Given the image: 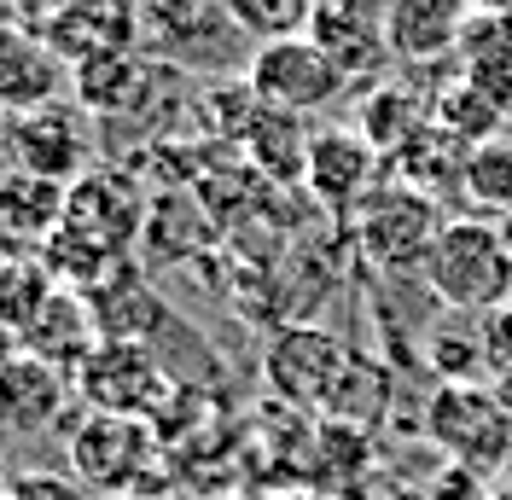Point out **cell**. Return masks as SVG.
I'll use <instances>...</instances> for the list:
<instances>
[{
    "mask_svg": "<svg viewBox=\"0 0 512 500\" xmlns=\"http://www.w3.org/2000/svg\"><path fill=\"white\" fill-rule=\"evenodd\" d=\"M425 291L454 314H489L512 303V245L501 221L489 216H448L437 245L419 268Z\"/></svg>",
    "mask_w": 512,
    "mask_h": 500,
    "instance_id": "obj_1",
    "label": "cell"
},
{
    "mask_svg": "<svg viewBox=\"0 0 512 500\" xmlns=\"http://www.w3.org/2000/svg\"><path fill=\"white\" fill-rule=\"evenodd\" d=\"M140 6V47L175 64L181 76L233 82L251 64V35L233 24L227 0H134Z\"/></svg>",
    "mask_w": 512,
    "mask_h": 500,
    "instance_id": "obj_2",
    "label": "cell"
},
{
    "mask_svg": "<svg viewBox=\"0 0 512 500\" xmlns=\"http://www.w3.org/2000/svg\"><path fill=\"white\" fill-rule=\"evenodd\" d=\"M146 221H152V192L128 163H105L99 157L88 175H76L64 187L59 227H70L76 239L99 245L117 262H134V250L146 245Z\"/></svg>",
    "mask_w": 512,
    "mask_h": 500,
    "instance_id": "obj_3",
    "label": "cell"
},
{
    "mask_svg": "<svg viewBox=\"0 0 512 500\" xmlns=\"http://www.w3.org/2000/svg\"><path fill=\"white\" fill-rule=\"evenodd\" d=\"M0 157H12L18 169H30L41 181L70 187L76 175H88L99 163V128L76 99H47L35 111L0 117Z\"/></svg>",
    "mask_w": 512,
    "mask_h": 500,
    "instance_id": "obj_4",
    "label": "cell"
},
{
    "mask_svg": "<svg viewBox=\"0 0 512 500\" xmlns=\"http://www.w3.org/2000/svg\"><path fill=\"white\" fill-rule=\"evenodd\" d=\"M245 88H251L268 111L286 117H320L338 99L350 94L355 82L338 70V59L320 47L315 35H286V41H262L245 64Z\"/></svg>",
    "mask_w": 512,
    "mask_h": 500,
    "instance_id": "obj_5",
    "label": "cell"
},
{
    "mask_svg": "<svg viewBox=\"0 0 512 500\" xmlns=\"http://www.w3.org/2000/svg\"><path fill=\"white\" fill-rule=\"evenodd\" d=\"M443 221L448 216L431 192L408 187V181H384L361 204V216L350 221V233H355L361 262H373L379 274H408V268H425V256L437 245Z\"/></svg>",
    "mask_w": 512,
    "mask_h": 500,
    "instance_id": "obj_6",
    "label": "cell"
},
{
    "mask_svg": "<svg viewBox=\"0 0 512 500\" xmlns=\"http://www.w3.org/2000/svg\"><path fill=\"white\" fill-rule=\"evenodd\" d=\"M158 466V431L152 419H128V413H88L70 431V471L82 489L99 500L111 495H146V477Z\"/></svg>",
    "mask_w": 512,
    "mask_h": 500,
    "instance_id": "obj_7",
    "label": "cell"
},
{
    "mask_svg": "<svg viewBox=\"0 0 512 500\" xmlns=\"http://www.w3.org/2000/svg\"><path fill=\"white\" fill-rule=\"evenodd\" d=\"M70 384L88 402V413H128V419H152L175 396V378H169L158 349L123 344V338H99Z\"/></svg>",
    "mask_w": 512,
    "mask_h": 500,
    "instance_id": "obj_8",
    "label": "cell"
},
{
    "mask_svg": "<svg viewBox=\"0 0 512 500\" xmlns=\"http://www.w3.org/2000/svg\"><path fill=\"white\" fill-rule=\"evenodd\" d=\"M350 367V344L338 332H326L315 320H291V326H274L268 332V349H262V378L280 402L297 407H326V396L338 390V378Z\"/></svg>",
    "mask_w": 512,
    "mask_h": 500,
    "instance_id": "obj_9",
    "label": "cell"
},
{
    "mask_svg": "<svg viewBox=\"0 0 512 500\" xmlns=\"http://www.w3.org/2000/svg\"><path fill=\"white\" fill-rule=\"evenodd\" d=\"M303 187L326 216L355 221L361 204L384 187V152L361 134V128H320L309 140V163H303Z\"/></svg>",
    "mask_w": 512,
    "mask_h": 500,
    "instance_id": "obj_10",
    "label": "cell"
},
{
    "mask_svg": "<svg viewBox=\"0 0 512 500\" xmlns=\"http://www.w3.org/2000/svg\"><path fill=\"white\" fill-rule=\"evenodd\" d=\"M181 76L175 64H163L146 47H123V53H105V59L70 70V99L94 117V123H134L152 111V99L163 94V82Z\"/></svg>",
    "mask_w": 512,
    "mask_h": 500,
    "instance_id": "obj_11",
    "label": "cell"
},
{
    "mask_svg": "<svg viewBox=\"0 0 512 500\" xmlns=\"http://www.w3.org/2000/svg\"><path fill=\"white\" fill-rule=\"evenodd\" d=\"M431 437L448 454L472 460V466L495 471L512 448V413L478 384H443V396L431 402Z\"/></svg>",
    "mask_w": 512,
    "mask_h": 500,
    "instance_id": "obj_12",
    "label": "cell"
},
{
    "mask_svg": "<svg viewBox=\"0 0 512 500\" xmlns=\"http://www.w3.org/2000/svg\"><path fill=\"white\" fill-rule=\"evenodd\" d=\"M309 35L338 59L350 82H373L396 59L390 53V0H320Z\"/></svg>",
    "mask_w": 512,
    "mask_h": 500,
    "instance_id": "obj_13",
    "label": "cell"
},
{
    "mask_svg": "<svg viewBox=\"0 0 512 500\" xmlns=\"http://www.w3.org/2000/svg\"><path fill=\"white\" fill-rule=\"evenodd\" d=\"M41 41L59 53L70 70L140 47V6L134 0H64L59 12L41 24Z\"/></svg>",
    "mask_w": 512,
    "mask_h": 500,
    "instance_id": "obj_14",
    "label": "cell"
},
{
    "mask_svg": "<svg viewBox=\"0 0 512 500\" xmlns=\"http://www.w3.org/2000/svg\"><path fill=\"white\" fill-rule=\"evenodd\" d=\"M88 309H94L99 338H123V344H152L158 332L175 326L169 303L152 291V280H146L134 262H117V268L88 291ZM152 349H158V344H152Z\"/></svg>",
    "mask_w": 512,
    "mask_h": 500,
    "instance_id": "obj_15",
    "label": "cell"
},
{
    "mask_svg": "<svg viewBox=\"0 0 512 500\" xmlns=\"http://www.w3.org/2000/svg\"><path fill=\"white\" fill-rule=\"evenodd\" d=\"M64 88H70V64L41 41V30L0 24V117L64 99Z\"/></svg>",
    "mask_w": 512,
    "mask_h": 500,
    "instance_id": "obj_16",
    "label": "cell"
},
{
    "mask_svg": "<svg viewBox=\"0 0 512 500\" xmlns=\"http://www.w3.org/2000/svg\"><path fill=\"white\" fill-rule=\"evenodd\" d=\"M18 344L41 355V361H53L59 373L76 378V367L88 361V349L99 344V326H94V309H88V297L82 291H64L53 285L47 297H41V309L18 326Z\"/></svg>",
    "mask_w": 512,
    "mask_h": 500,
    "instance_id": "obj_17",
    "label": "cell"
},
{
    "mask_svg": "<svg viewBox=\"0 0 512 500\" xmlns=\"http://www.w3.org/2000/svg\"><path fill=\"white\" fill-rule=\"evenodd\" d=\"M64 390L76 384L53 361H41L30 349L0 355V431H41L47 419H59Z\"/></svg>",
    "mask_w": 512,
    "mask_h": 500,
    "instance_id": "obj_18",
    "label": "cell"
},
{
    "mask_svg": "<svg viewBox=\"0 0 512 500\" xmlns=\"http://www.w3.org/2000/svg\"><path fill=\"white\" fill-rule=\"evenodd\" d=\"M466 0H390V53L402 64H431L460 47Z\"/></svg>",
    "mask_w": 512,
    "mask_h": 500,
    "instance_id": "obj_19",
    "label": "cell"
},
{
    "mask_svg": "<svg viewBox=\"0 0 512 500\" xmlns=\"http://www.w3.org/2000/svg\"><path fill=\"white\" fill-rule=\"evenodd\" d=\"M64 216V187L0 157V239H47Z\"/></svg>",
    "mask_w": 512,
    "mask_h": 500,
    "instance_id": "obj_20",
    "label": "cell"
},
{
    "mask_svg": "<svg viewBox=\"0 0 512 500\" xmlns=\"http://www.w3.org/2000/svg\"><path fill=\"white\" fill-rule=\"evenodd\" d=\"M431 123H437V105H431V99H419L414 88H402V82H379L373 99L361 105V134L384 152V163L402 152L408 140H419Z\"/></svg>",
    "mask_w": 512,
    "mask_h": 500,
    "instance_id": "obj_21",
    "label": "cell"
},
{
    "mask_svg": "<svg viewBox=\"0 0 512 500\" xmlns=\"http://www.w3.org/2000/svg\"><path fill=\"white\" fill-rule=\"evenodd\" d=\"M460 198H466V216H489L507 221L512 216V140H478L466 146L460 163Z\"/></svg>",
    "mask_w": 512,
    "mask_h": 500,
    "instance_id": "obj_22",
    "label": "cell"
},
{
    "mask_svg": "<svg viewBox=\"0 0 512 500\" xmlns=\"http://www.w3.org/2000/svg\"><path fill=\"white\" fill-rule=\"evenodd\" d=\"M251 163L262 175H274V181H303V163H309V140L315 134H303V117H286V111H268L262 99H256L251 123Z\"/></svg>",
    "mask_w": 512,
    "mask_h": 500,
    "instance_id": "obj_23",
    "label": "cell"
},
{
    "mask_svg": "<svg viewBox=\"0 0 512 500\" xmlns=\"http://www.w3.org/2000/svg\"><path fill=\"white\" fill-rule=\"evenodd\" d=\"M320 0H227L233 24L251 35V47L262 41H286V35H309Z\"/></svg>",
    "mask_w": 512,
    "mask_h": 500,
    "instance_id": "obj_24",
    "label": "cell"
},
{
    "mask_svg": "<svg viewBox=\"0 0 512 500\" xmlns=\"http://www.w3.org/2000/svg\"><path fill=\"white\" fill-rule=\"evenodd\" d=\"M384 396H390L384 367H373L367 355H350V367H344V378H338V390L326 396V407H332L344 425H367V419H379Z\"/></svg>",
    "mask_w": 512,
    "mask_h": 500,
    "instance_id": "obj_25",
    "label": "cell"
},
{
    "mask_svg": "<svg viewBox=\"0 0 512 500\" xmlns=\"http://www.w3.org/2000/svg\"><path fill=\"white\" fill-rule=\"evenodd\" d=\"M483 349H489V361H495L501 373H512V303L483 320Z\"/></svg>",
    "mask_w": 512,
    "mask_h": 500,
    "instance_id": "obj_26",
    "label": "cell"
},
{
    "mask_svg": "<svg viewBox=\"0 0 512 500\" xmlns=\"http://www.w3.org/2000/svg\"><path fill=\"white\" fill-rule=\"evenodd\" d=\"M59 6L64 0H0V24H12V30H41Z\"/></svg>",
    "mask_w": 512,
    "mask_h": 500,
    "instance_id": "obj_27",
    "label": "cell"
},
{
    "mask_svg": "<svg viewBox=\"0 0 512 500\" xmlns=\"http://www.w3.org/2000/svg\"><path fill=\"white\" fill-rule=\"evenodd\" d=\"M12 495H18V500H88V489H82V483H70V477H24Z\"/></svg>",
    "mask_w": 512,
    "mask_h": 500,
    "instance_id": "obj_28",
    "label": "cell"
},
{
    "mask_svg": "<svg viewBox=\"0 0 512 500\" xmlns=\"http://www.w3.org/2000/svg\"><path fill=\"white\" fill-rule=\"evenodd\" d=\"M501 233H507V245H512V216H507V221H501Z\"/></svg>",
    "mask_w": 512,
    "mask_h": 500,
    "instance_id": "obj_29",
    "label": "cell"
},
{
    "mask_svg": "<svg viewBox=\"0 0 512 500\" xmlns=\"http://www.w3.org/2000/svg\"><path fill=\"white\" fill-rule=\"evenodd\" d=\"M111 500H146V495H111Z\"/></svg>",
    "mask_w": 512,
    "mask_h": 500,
    "instance_id": "obj_30",
    "label": "cell"
}]
</instances>
